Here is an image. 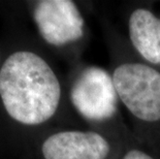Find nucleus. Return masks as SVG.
Returning <instances> with one entry per match:
<instances>
[{
    "label": "nucleus",
    "mask_w": 160,
    "mask_h": 159,
    "mask_svg": "<svg viewBox=\"0 0 160 159\" xmlns=\"http://www.w3.org/2000/svg\"><path fill=\"white\" fill-rule=\"evenodd\" d=\"M100 22L108 69L129 126L138 143L160 158V70L139 58L113 23Z\"/></svg>",
    "instance_id": "f257e3e1"
},
{
    "label": "nucleus",
    "mask_w": 160,
    "mask_h": 159,
    "mask_svg": "<svg viewBox=\"0 0 160 159\" xmlns=\"http://www.w3.org/2000/svg\"><path fill=\"white\" fill-rule=\"evenodd\" d=\"M0 96L13 120L36 127L56 116L63 91L51 64L38 53L23 50L11 54L0 69Z\"/></svg>",
    "instance_id": "f03ea898"
},
{
    "label": "nucleus",
    "mask_w": 160,
    "mask_h": 159,
    "mask_svg": "<svg viewBox=\"0 0 160 159\" xmlns=\"http://www.w3.org/2000/svg\"><path fill=\"white\" fill-rule=\"evenodd\" d=\"M68 99L88 128L128 145L139 144L125 121L110 69L96 64H79L70 79Z\"/></svg>",
    "instance_id": "7ed1b4c3"
},
{
    "label": "nucleus",
    "mask_w": 160,
    "mask_h": 159,
    "mask_svg": "<svg viewBox=\"0 0 160 159\" xmlns=\"http://www.w3.org/2000/svg\"><path fill=\"white\" fill-rule=\"evenodd\" d=\"M32 16L42 38L59 49H72L82 54L89 40V28L83 12L71 0L35 2Z\"/></svg>",
    "instance_id": "20e7f679"
},
{
    "label": "nucleus",
    "mask_w": 160,
    "mask_h": 159,
    "mask_svg": "<svg viewBox=\"0 0 160 159\" xmlns=\"http://www.w3.org/2000/svg\"><path fill=\"white\" fill-rule=\"evenodd\" d=\"M129 146L87 127L51 133L42 141L40 152L43 159H120Z\"/></svg>",
    "instance_id": "39448f33"
},
{
    "label": "nucleus",
    "mask_w": 160,
    "mask_h": 159,
    "mask_svg": "<svg viewBox=\"0 0 160 159\" xmlns=\"http://www.w3.org/2000/svg\"><path fill=\"white\" fill-rule=\"evenodd\" d=\"M126 38L142 61L160 70V13L146 3H134L125 12Z\"/></svg>",
    "instance_id": "423d86ee"
},
{
    "label": "nucleus",
    "mask_w": 160,
    "mask_h": 159,
    "mask_svg": "<svg viewBox=\"0 0 160 159\" xmlns=\"http://www.w3.org/2000/svg\"><path fill=\"white\" fill-rule=\"evenodd\" d=\"M120 159H160L157 155L142 146L141 144H134L129 146Z\"/></svg>",
    "instance_id": "0eeeda50"
}]
</instances>
